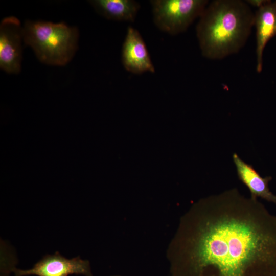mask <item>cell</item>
Here are the masks:
<instances>
[{"mask_svg":"<svg viewBox=\"0 0 276 276\" xmlns=\"http://www.w3.org/2000/svg\"><path fill=\"white\" fill-rule=\"evenodd\" d=\"M233 159L238 178L249 189L250 197L253 199L260 197L276 204V195L268 187L271 177H261L252 165L243 161L236 153L233 154Z\"/></svg>","mask_w":276,"mask_h":276,"instance_id":"9c48e42d","label":"cell"},{"mask_svg":"<svg viewBox=\"0 0 276 276\" xmlns=\"http://www.w3.org/2000/svg\"><path fill=\"white\" fill-rule=\"evenodd\" d=\"M254 26L256 37V70L263 68V55L268 42L276 36V1H269L254 14Z\"/></svg>","mask_w":276,"mask_h":276,"instance_id":"ba28073f","label":"cell"},{"mask_svg":"<svg viewBox=\"0 0 276 276\" xmlns=\"http://www.w3.org/2000/svg\"><path fill=\"white\" fill-rule=\"evenodd\" d=\"M171 276H276V215L236 189L194 204L168 252Z\"/></svg>","mask_w":276,"mask_h":276,"instance_id":"6da1fadb","label":"cell"},{"mask_svg":"<svg viewBox=\"0 0 276 276\" xmlns=\"http://www.w3.org/2000/svg\"><path fill=\"white\" fill-rule=\"evenodd\" d=\"M88 2L100 15L116 21L133 22L141 7L138 2L133 0H91Z\"/></svg>","mask_w":276,"mask_h":276,"instance_id":"30bf717a","label":"cell"},{"mask_svg":"<svg viewBox=\"0 0 276 276\" xmlns=\"http://www.w3.org/2000/svg\"><path fill=\"white\" fill-rule=\"evenodd\" d=\"M23 28L15 16L3 18L0 24V68L10 74L20 71Z\"/></svg>","mask_w":276,"mask_h":276,"instance_id":"5b68a950","label":"cell"},{"mask_svg":"<svg viewBox=\"0 0 276 276\" xmlns=\"http://www.w3.org/2000/svg\"><path fill=\"white\" fill-rule=\"evenodd\" d=\"M269 1L268 0H247L245 1V2L249 6H252L259 9L265 5L266 4L269 2Z\"/></svg>","mask_w":276,"mask_h":276,"instance_id":"8fae6325","label":"cell"},{"mask_svg":"<svg viewBox=\"0 0 276 276\" xmlns=\"http://www.w3.org/2000/svg\"><path fill=\"white\" fill-rule=\"evenodd\" d=\"M22 28L25 45L30 47L43 63L64 66L78 49V29L64 22L27 20Z\"/></svg>","mask_w":276,"mask_h":276,"instance_id":"3957f363","label":"cell"},{"mask_svg":"<svg viewBox=\"0 0 276 276\" xmlns=\"http://www.w3.org/2000/svg\"><path fill=\"white\" fill-rule=\"evenodd\" d=\"M12 272L15 276H68L73 274L92 276L88 261L83 260L79 257L68 259L58 252L45 256L31 269L14 268Z\"/></svg>","mask_w":276,"mask_h":276,"instance_id":"8992f818","label":"cell"},{"mask_svg":"<svg viewBox=\"0 0 276 276\" xmlns=\"http://www.w3.org/2000/svg\"><path fill=\"white\" fill-rule=\"evenodd\" d=\"M113 276H120V275H113Z\"/></svg>","mask_w":276,"mask_h":276,"instance_id":"7c38bea8","label":"cell"},{"mask_svg":"<svg viewBox=\"0 0 276 276\" xmlns=\"http://www.w3.org/2000/svg\"><path fill=\"white\" fill-rule=\"evenodd\" d=\"M121 61L124 68L134 74L155 71L143 37L137 30L130 26L127 28L123 43Z\"/></svg>","mask_w":276,"mask_h":276,"instance_id":"52a82bcc","label":"cell"},{"mask_svg":"<svg viewBox=\"0 0 276 276\" xmlns=\"http://www.w3.org/2000/svg\"><path fill=\"white\" fill-rule=\"evenodd\" d=\"M254 14L241 0H214L208 4L196 28L202 55L220 60L238 53L254 26Z\"/></svg>","mask_w":276,"mask_h":276,"instance_id":"7a4b0ae2","label":"cell"},{"mask_svg":"<svg viewBox=\"0 0 276 276\" xmlns=\"http://www.w3.org/2000/svg\"><path fill=\"white\" fill-rule=\"evenodd\" d=\"M150 4L155 25L162 31L176 35L186 31L200 17L209 1L152 0Z\"/></svg>","mask_w":276,"mask_h":276,"instance_id":"277c9868","label":"cell"}]
</instances>
